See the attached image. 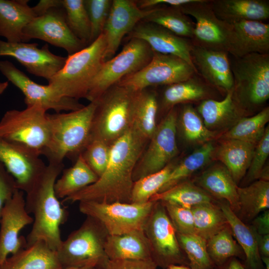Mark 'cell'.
<instances>
[{
	"label": "cell",
	"mask_w": 269,
	"mask_h": 269,
	"mask_svg": "<svg viewBox=\"0 0 269 269\" xmlns=\"http://www.w3.org/2000/svg\"><path fill=\"white\" fill-rule=\"evenodd\" d=\"M146 142L130 129L111 145L108 163L98 180L63 201L131 203L133 172Z\"/></svg>",
	"instance_id": "1"
},
{
	"label": "cell",
	"mask_w": 269,
	"mask_h": 269,
	"mask_svg": "<svg viewBox=\"0 0 269 269\" xmlns=\"http://www.w3.org/2000/svg\"><path fill=\"white\" fill-rule=\"evenodd\" d=\"M63 168V163L49 162L32 188L26 193V210L34 215L31 230L26 238L27 246L42 240L56 252L61 245L60 226L66 221L68 213L58 201L54 184Z\"/></svg>",
	"instance_id": "2"
},
{
	"label": "cell",
	"mask_w": 269,
	"mask_h": 269,
	"mask_svg": "<svg viewBox=\"0 0 269 269\" xmlns=\"http://www.w3.org/2000/svg\"><path fill=\"white\" fill-rule=\"evenodd\" d=\"M98 100L82 108L67 113L47 114L50 136L42 155L49 162L63 163L65 157L82 152L90 140L94 115Z\"/></svg>",
	"instance_id": "3"
},
{
	"label": "cell",
	"mask_w": 269,
	"mask_h": 269,
	"mask_svg": "<svg viewBox=\"0 0 269 269\" xmlns=\"http://www.w3.org/2000/svg\"><path fill=\"white\" fill-rule=\"evenodd\" d=\"M106 41L103 33L80 51L68 55L64 65L48 82L59 95L86 98L90 85L105 62Z\"/></svg>",
	"instance_id": "4"
},
{
	"label": "cell",
	"mask_w": 269,
	"mask_h": 269,
	"mask_svg": "<svg viewBox=\"0 0 269 269\" xmlns=\"http://www.w3.org/2000/svg\"><path fill=\"white\" fill-rule=\"evenodd\" d=\"M136 94L118 84L108 89L98 99L90 139L111 145L131 129Z\"/></svg>",
	"instance_id": "5"
},
{
	"label": "cell",
	"mask_w": 269,
	"mask_h": 269,
	"mask_svg": "<svg viewBox=\"0 0 269 269\" xmlns=\"http://www.w3.org/2000/svg\"><path fill=\"white\" fill-rule=\"evenodd\" d=\"M232 58L233 99L238 108L265 103L269 98V53Z\"/></svg>",
	"instance_id": "6"
},
{
	"label": "cell",
	"mask_w": 269,
	"mask_h": 269,
	"mask_svg": "<svg viewBox=\"0 0 269 269\" xmlns=\"http://www.w3.org/2000/svg\"><path fill=\"white\" fill-rule=\"evenodd\" d=\"M107 235L100 223L87 216L79 228L62 241L56 251L62 268L102 267L108 259L104 249Z\"/></svg>",
	"instance_id": "7"
},
{
	"label": "cell",
	"mask_w": 269,
	"mask_h": 269,
	"mask_svg": "<svg viewBox=\"0 0 269 269\" xmlns=\"http://www.w3.org/2000/svg\"><path fill=\"white\" fill-rule=\"evenodd\" d=\"M153 53L145 41L137 38L129 39L119 54L103 63L90 85L86 99L90 102L98 100L122 78L145 67Z\"/></svg>",
	"instance_id": "8"
},
{
	"label": "cell",
	"mask_w": 269,
	"mask_h": 269,
	"mask_svg": "<svg viewBox=\"0 0 269 269\" xmlns=\"http://www.w3.org/2000/svg\"><path fill=\"white\" fill-rule=\"evenodd\" d=\"M154 201L142 204L81 201L79 210L97 220L108 235H120L143 230Z\"/></svg>",
	"instance_id": "9"
},
{
	"label": "cell",
	"mask_w": 269,
	"mask_h": 269,
	"mask_svg": "<svg viewBox=\"0 0 269 269\" xmlns=\"http://www.w3.org/2000/svg\"><path fill=\"white\" fill-rule=\"evenodd\" d=\"M49 136L47 113L39 106L8 110L0 120V138L32 148L41 155Z\"/></svg>",
	"instance_id": "10"
},
{
	"label": "cell",
	"mask_w": 269,
	"mask_h": 269,
	"mask_svg": "<svg viewBox=\"0 0 269 269\" xmlns=\"http://www.w3.org/2000/svg\"><path fill=\"white\" fill-rule=\"evenodd\" d=\"M143 231L150 246L152 260L157 267L166 269L171 265L189 266L178 243L176 231L161 202H155Z\"/></svg>",
	"instance_id": "11"
},
{
	"label": "cell",
	"mask_w": 269,
	"mask_h": 269,
	"mask_svg": "<svg viewBox=\"0 0 269 269\" xmlns=\"http://www.w3.org/2000/svg\"><path fill=\"white\" fill-rule=\"evenodd\" d=\"M196 74H198L195 69L182 59L154 52L145 67L124 77L116 84L138 92L151 87L180 82Z\"/></svg>",
	"instance_id": "12"
},
{
	"label": "cell",
	"mask_w": 269,
	"mask_h": 269,
	"mask_svg": "<svg viewBox=\"0 0 269 269\" xmlns=\"http://www.w3.org/2000/svg\"><path fill=\"white\" fill-rule=\"evenodd\" d=\"M177 112L175 108L169 109L150 138L148 146L143 151L136 163L133 175L135 181L157 172L177 154L176 135Z\"/></svg>",
	"instance_id": "13"
},
{
	"label": "cell",
	"mask_w": 269,
	"mask_h": 269,
	"mask_svg": "<svg viewBox=\"0 0 269 269\" xmlns=\"http://www.w3.org/2000/svg\"><path fill=\"white\" fill-rule=\"evenodd\" d=\"M0 72L23 93L26 107L39 106L46 111L51 109L58 113L84 106L77 99L61 96L48 84L35 83L8 60L0 61Z\"/></svg>",
	"instance_id": "14"
},
{
	"label": "cell",
	"mask_w": 269,
	"mask_h": 269,
	"mask_svg": "<svg viewBox=\"0 0 269 269\" xmlns=\"http://www.w3.org/2000/svg\"><path fill=\"white\" fill-rule=\"evenodd\" d=\"M179 7L184 13L195 20L193 37L191 40L193 45L228 52L230 24L216 16L210 0H193Z\"/></svg>",
	"instance_id": "15"
},
{
	"label": "cell",
	"mask_w": 269,
	"mask_h": 269,
	"mask_svg": "<svg viewBox=\"0 0 269 269\" xmlns=\"http://www.w3.org/2000/svg\"><path fill=\"white\" fill-rule=\"evenodd\" d=\"M40 155L35 150L0 138V162L19 190L28 192L44 170L46 165Z\"/></svg>",
	"instance_id": "16"
},
{
	"label": "cell",
	"mask_w": 269,
	"mask_h": 269,
	"mask_svg": "<svg viewBox=\"0 0 269 269\" xmlns=\"http://www.w3.org/2000/svg\"><path fill=\"white\" fill-rule=\"evenodd\" d=\"M25 42L38 39L64 49L68 55L87 46L70 29L63 7H53L44 14L35 17L23 30Z\"/></svg>",
	"instance_id": "17"
},
{
	"label": "cell",
	"mask_w": 269,
	"mask_h": 269,
	"mask_svg": "<svg viewBox=\"0 0 269 269\" xmlns=\"http://www.w3.org/2000/svg\"><path fill=\"white\" fill-rule=\"evenodd\" d=\"M25 209L24 192L16 189L4 203L0 219V265L9 254H14L27 247L26 238L19 236L25 226L33 218Z\"/></svg>",
	"instance_id": "18"
},
{
	"label": "cell",
	"mask_w": 269,
	"mask_h": 269,
	"mask_svg": "<svg viewBox=\"0 0 269 269\" xmlns=\"http://www.w3.org/2000/svg\"><path fill=\"white\" fill-rule=\"evenodd\" d=\"M37 43L8 42L0 40V56L15 59L30 74L49 81L63 67L66 57L55 55L48 44L38 48Z\"/></svg>",
	"instance_id": "19"
},
{
	"label": "cell",
	"mask_w": 269,
	"mask_h": 269,
	"mask_svg": "<svg viewBox=\"0 0 269 269\" xmlns=\"http://www.w3.org/2000/svg\"><path fill=\"white\" fill-rule=\"evenodd\" d=\"M150 12V9L140 8L136 0H113L103 31L106 41L105 61L114 56L125 36Z\"/></svg>",
	"instance_id": "20"
},
{
	"label": "cell",
	"mask_w": 269,
	"mask_h": 269,
	"mask_svg": "<svg viewBox=\"0 0 269 269\" xmlns=\"http://www.w3.org/2000/svg\"><path fill=\"white\" fill-rule=\"evenodd\" d=\"M127 38L145 41L154 52L178 57L196 70L191 58L193 44L190 39L178 36L160 25L144 20L135 26Z\"/></svg>",
	"instance_id": "21"
},
{
	"label": "cell",
	"mask_w": 269,
	"mask_h": 269,
	"mask_svg": "<svg viewBox=\"0 0 269 269\" xmlns=\"http://www.w3.org/2000/svg\"><path fill=\"white\" fill-rule=\"evenodd\" d=\"M190 55L197 74L207 84L227 92L232 90L233 77L227 52L193 45Z\"/></svg>",
	"instance_id": "22"
},
{
	"label": "cell",
	"mask_w": 269,
	"mask_h": 269,
	"mask_svg": "<svg viewBox=\"0 0 269 269\" xmlns=\"http://www.w3.org/2000/svg\"><path fill=\"white\" fill-rule=\"evenodd\" d=\"M231 25L228 53L239 58L252 53H269V24L242 20Z\"/></svg>",
	"instance_id": "23"
},
{
	"label": "cell",
	"mask_w": 269,
	"mask_h": 269,
	"mask_svg": "<svg viewBox=\"0 0 269 269\" xmlns=\"http://www.w3.org/2000/svg\"><path fill=\"white\" fill-rule=\"evenodd\" d=\"M28 0H0V36L8 42H26L23 30L36 17Z\"/></svg>",
	"instance_id": "24"
},
{
	"label": "cell",
	"mask_w": 269,
	"mask_h": 269,
	"mask_svg": "<svg viewBox=\"0 0 269 269\" xmlns=\"http://www.w3.org/2000/svg\"><path fill=\"white\" fill-rule=\"evenodd\" d=\"M104 249L109 260H152L151 249L143 230L106 236Z\"/></svg>",
	"instance_id": "25"
},
{
	"label": "cell",
	"mask_w": 269,
	"mask_h": 269,
	"mask_svg": "<svg viewBox=\"0 0 269 269\" xmlns=\"http://www.w3.org/2000/svg\"><path fill=\"white\" fill-rule=\"evenodd\" d=\"M210 4L216 16L229 23L242 20L264 21L269 18L267 0H212Z\"/></svg>",
	"instance_id": "26"
},
{
	"label": "cell",
	"mask_w": 269,
	"mask_h": 269,
	"mask_svg": "<svg viewBox=\"0 0 269 269\" xmlns=\"http://www.w3.org/2000/svg\"><path fill=\"white\" fill-rule=\"evenodd\" d=\"M57 253L42 240L8 257L0 269H61Z\"/></svg>",
	"instance_id": "27"
},
{
	"label": "cell",
	"mask_w": 269,
	"mask_h": 269,
	"mask_svg": "<svg viewBox=\"0 0 269 269\" xmlns=\"http://www.w3.org/2000/svg\"><path fill=\"white\" fill-rule=\"evenodd\" d=\"M256 145L237 139H225L216 151V157L225 166L237 184L250 165Z\"/></svg>",
	"instance_id": "28"
},
{
	"label": "cell",
	"mask_w": 269,
	"mask_h": 269,
	"mask_svg": "<svg viewBox=\"0 0 269 269\" xmlns=\"http://www.w3.org/2000/svg\"><path fill=\"white\" fill-rule=\"evenodd\" d=\"M219 207L243 251L246 266L249 269H262V262L254 230L239 218L227 202L221 203Z\"/></svg>",
	"instance_id": "29"
},
{
	"label": "cell",
	"mask_w": 269,
	"mask_h": 269,
	"mask_svg": "<svg viewBox=\"0 0 269 269\" xmlns=\"http://www.w3.org/2000/svg\"><path fill=\"white\" fill-rule=\"evenodd\" d=\"M198 183L208 194L225 200L234 212H238L237 184L225 167L215 166L209 169L199 178Z\"/></svg>",
	"instance_id": "30"
},
{
	"label": "cell",
	"mask_w": 269,
	"mask_h": 269,
	"mask_svg": "<svg viewBox=\"0 0 269 269\" xmlns=\"http://www.w3.org/2000/svg\"><path fill=\"white\" fill-rule=\"evenodd\" d=\"M158 108L157 96L154 91L148 88L136 92L132 128L147 142L150 139L157 128Z\"/></svg>",
	"instance_id": "31"
},
{
	"label": "cell",
	"mask_w": 269,
	"mask_h": 269,
	"mask_svg": "<svg viewBox=\"0 0 269 269\" xmlns=\"http://www.w3.org/2000/svg\"><path fill=\"white\" fill-rule=\"evenodd\" d=\"M61 176L54 184L55 194L58 198H66L86 187L95 183L99 177L89 167L81 154L74 165L63 169Z\"/></svg>",
	"instance_id": "32"
},
{
	"label": "cell",
	"mask_w": 269,
	"mask_h": 269,
	"mask_svg": "<svg viewBox=\"0 0 269 269\" xmlns=\"http://www.w3.org/2000/svg\"><path fill=\"white\" fill-rule=\"evenodd\" d=\"M142 20L160 25L190 40L193 37L195 22L179 7L162 5L150 8V13Z\"/></svg>",
	"instance_id": "33"
},
{
	"label": "cell",
	"mask_w": 269,
	"mask_h": 269,
	"mask_svg": "<svg viewBox=\"0 0 269 269\" xmlns=\"http://www.w3.org/2000/svg\"><path fill=\"white\" fill-rule=\"evenodd\" d=\"M201 78L196 74L185 81L165 86L162 97L163 106L170 109L178 104L206 100L208 94L207 83Z\"/></svg>",
	"instance_id": "34"
},
{
	"label": "cell",
	"mask_w": 269,
	"mask_h": 269,
	"mask_svg": "<svg viewBox=\"0 0 269 269\" xmlns=\"http://www.w3.org/2000/svg\"><path fill=\"white\" fill-rule=\"evenodd\" d=\"M239 211L247 220L256 217L269 208V182L256 180L248 186L237 188Z\"/></svg>",
	"instance_id": "35"
},
{
	"label": "cell",
	"mask_w": 269,
	"mask_h": 269,
	"mask_svg": "<svg viewBox=\"0 0 269 269\" xmlns=\"http://www.w3.org/2000/svg\"><path fill=\"white\" fill-rule=\"evenodd\" d=\"M150 201H161L175 204L191 209L192 207L213 202L211 195L192 182L182 181L168 190L152 196Z\"/></svg>",
	"instance_id": "36"
},
{
	"label": "cell",
	"mask_w": 269,
	"mask_h": 269,
	"mask_svg": "<svg viewBox=\"0 0 269 269\" xmlns=\"http://www.w3.org/2000/svg\"><path fill=\"white\" fill-rule=\"evenodd\" d=\"M207 128H215L235 118L240 109L233 99V91L227 92L224 99L203 100L197 108Z\"/></svg>",
	"instance_id": "37"
},
{
	"label": "cell",
	"mask_w": 269,
	"mask_h": 269,
	"mask_svg": "<svg viewBox=\"0 0 269 269\" xmlns=\"http://www.w3.org/2000/svg\"><path fill=\"white\" fill-rule=\"evenodd\" d=\"M195 234L206 241L228 225L220 207L213 202L192 207Z\"/></svg>",
	"instance_id": "38"
},
{
	"label": "cell",
	"mask_w": 269,
	"mask_h": 269,
	"mask_svg": "<svg viewBox=\"0 0 269 269\" xmlns=\"http://www.w3.org/2000/svg\"><path fill=\"white\" fill-rule=\"evenodd\" d=\"M214 151V147L210 141L204 143L182 162L175 165L158 193L166 191L185 181L186 178L208 162Z\"/></svg>",
	"instance_id": "39"
},
{
	"label": "cell",
	"mask_w": 269,
	"mask_h": 269,
	"mask_svg": "<svg viewBox=\"0 0 269 269\" xmlns=\"http://www.w3.org/2000/svg\"><path fill=\"white\" fill-rule=\"evenodd\" d=\"M269 121V108L266 107L256 115L244 118L224 134L227 139H237L256 145L263 136Z\"/></svg>",
	"instance_id": "40"
},
{
	"label": "cell",
	"mask_w": 269,
	"mask_h": 269,
	"mask_svg": "<svg viewBox=\"0 0 269 269\" xmlns=\"http://www.w3.org/2000/svg\"><path fill=\"white\" fill-rule=\"evenodd\" d=\"M207 253L215 266L232 258H243V251L234 240L231 229L227 226L206 241Z\"/></svg>",
	"instance_id": "41"
},
{
	"label": "cell",
	"mask_w": 269,
	"mask_h": 269,
	"mask_svg": "<svg viewBox=\"0 0 269 269\" xmlns=\"http://www.w3.org/2000/svg\"><path fill=\"white\" fill-rule=\"evenodd\" d=\"M67 23L74 35L86 46L90 44L91 24L84 0H61Z\"/></svg>",
	"instance_id": "42"
},
{
	"label": "cell",
	"mask_w": 269,
	"mask_h": 269,
	"mask_svg": "<svg viewBox=\"0 0 269 269\" xmlns=\"http://www.w3.org/2000/svg\"><path fill=\"white\" fill-rule=\"evenodd\" d=\"M175 165L169 163L161 170L134 181L131 203L142 204L149 201L152 196L159 192Z\"/></svg>",
	"instance_id": "43"
},
{
	"label": "cell",
	"mask_w": 269,
	"mask_h": 269,
	"mask_svg": "<svg viewBox=\"0 0 269 269\" xmlns=\"http://www.w3.org/2000/svg\"><path fill=\"white\" fill-rule=\"evenodd\" d=\"M179 246L185 254L190 269H213L215 266L207 251L206 241L195 234L176 233Z\"/></svg>",
	"instance_id": "44"
},
{
	"label": "cell",
	"mask_w": 269,
	"mask_h": 269,
	"mask_svg": "<svg viewBox=\"0 0 269 269\" xmlns=\"http://www.w3.org/2000/svg\"><path fill=\"white\" fill-rule=\"evenodd\" d=\"M180 122L184 137L188 141L207 142L215 136L216 133L206 127L198 113L190 105L182 108Z\"/></svg>",
	"instance_id": "45"
},
{
	"label": "cell",
	"mask_w": 269,
	"mask_h": 269,
	"mask_svg": "<svg viewBox=\"0 0 269 269\" xmlns=\"http://www.w3.org/2000/svg\"><path fill=\"white\" fill-rule=\"evenodd\" d=\"M110 149L111 145L104 141L91 138L80 154L99 177L104 172L108 163Z\"/></svg>",
	"instance_id": "46"
},
{
	"label": "cell",
	"mask_w": 269,
	"mask_h": 269,
	"mask_svg": "<svg viewBox=\"0 0 269 269\" xmlns=\"http://www.w3.org/2000/svg\"><path fill=\"white\" fill-rule=\"evenodd\" d=\"M112 0H84L91 24L90 44L103 33L112 4Z\"/></svg>",
	"instance_id": "47"
},
{
	"label": "cell",
	"mask_w": 269,
	"mask_h": 269,
	"mask_svg": "<svg viewBox=\"0 0 269 269\" xmlns=\"http://www.w3.org/2000/svg\"><path fill=\"white\" fill-rule=\"evenodd\" d=\"M161 202L176 233L185 235L195 234L193 216L191 209L169 202Z\"/></svg>",
	"instance_id": "48"
},
{
	"label": "cell",
	"mask_w": 269,
	"mask_h": 269,
	"mask_svg": "<svg viewBox=\"0 0 269 269\" xmlns=\"http://www.w3.org/2000/svg\"><path fill=\"white\" fill-rule=\"evenodd\" d=\"M269 155V129L266 127L264 134L256 145L247 174L249 181L259 179Z\"/></svg>",
	"instance_id": "49"
},
{
	"label": "cell",
	"mask_w": 269,
	"mask_h": 269,
	"mask_svg": "<svg viewBox=\"0 0 269 269\" xmlns=\"http://www.w3.org/2000/svg\"><path fill=\"white\" fill-rule=\"evenodd\" d=\"M104 269H157L152 260L107 259L102 267Z\"/></svg>",
	"instance_id": "50"
},
{
	"label": "cell",
	"mask_w": 269,
	"mask_h": 269,
	"mask_svg": "<svg viewBox=\"0 0 269 269\" xmlns=\"http://www.w3.org/2000/svg\"><path fill=\"white\" fill-rule=\"evenodd\" d=\"M16 189L13 177L0 162V219L2 208Z\"/></svg>",
	"instance_id": "51"
},
{
	"label": "cell",
	"mask_w": 269,
	"mask_h": 269,
	"mask_svg": "<svg viewBox=\"0 0 269 269\" xmlns=\"http://www.w3.org/2000/svg\"><path fill=\"white\" fill-rule=\"evenodd\" d=\"M193 0H136L137 6L141 9H150L158 6L180 7L193 1Z\"/></svg>",
	"instance_id": "52"
},
{
	"label": "cell",
	"mask_w": 269,
	"mask_h": 269,
	"mask_svg": "<svg viewBox=\"0 0 269 269\" xmlns=\"http://www.w3.org/2000/svg\"><path fill=\"white\" fill-rule=\"evenodd\" d=\"M251 227L259 235L269 234V210L264 211L263 214L255 217Z\"/></svg>",
	"instance_id": "53"
},
{
	"label": "cell",
	"mask_w": 269,
	"mask_h": 269,
	"mask_svg": "<svg viewBox=\"0 0 269 269\" xmlns=\"http://www.w3.org/2000/svg\"><path fill=\"white\" fill-rule=\"evenodd\" d=\"M62 7L61 0H41L32 7L37 16H40L53 7Z\"/></svg>",
	"instance_id": "54"
},
{
	"label": "cell",
	"mask_w": 269,
	"mask_h": 269,
	"mask_svg": "<svg viewBox=\"0 0 269 269\" xmlns=\"http://www.w3.org/2000/svg\"><path fill=\"white\" fill-rule=\"evenodd\" d=\"M254 231L256 236L258 248L261 257H269V234L260 235L257 234L254 230Z\"/></svg>",
	"instance_id": "55"
},
{
	"label": "cell",
	"mask_w": 269,
	"mask_h": 269,
	"mask_svg": "<svg viewBox=\"0 0 269 269\" xmlns=\"http://www.w3.org/2000/svg\"><path fill=\"white\" fill-rule=\"evenodd\" d=\"M213 269H246L245 267L236 258H232L223 264L215 266Z\"/></svg>",
	"instance_id": "56"
},
{
	"label": "cell",
	"mask_w": 269,
	"mask_h": 269,
	"mask_svg": "<svg viewBox=\"0 0 269 269\" xmlns=\"http://www.w3.org/2000/svg\"><path fill=\"white\" fill-rule=\"evenodd\" d=\"M166 269H190L189 266L181 265H171Z\"/></svg>",
	"instance_id": "57"
},
{
	"label": "cell",
	"mask_w": 269,
	"mask_h": 269,
	"mask_svg": "<svg viewBox=\"0 0 269 269\" xmlns=\"http://www.w3.org/2000/svg\"><path fill=\"white\" fill-rule=\"evenodd\" d=\"M96 267L95 265H90L80 267H70L62 268L61 269H95Z\"/></svg>",
	"instance_id": "58"
},
{
	"label": "cell",
	"mask_w": 269,
	"mask_h": 269,
	"mask_svg": "<svg viewBox=\"0 0 269 269\" xmlns=\"http://www.w3.org/2000/svg\"><path fill=\"white\" fill-rule=\"evenodd\" d=\"M8 85V81L0 82V95L2 94L6 89Z\"/></svg>",
	"instance_id": "59"
},
{
	"label": "cell",
	"mask_w": 269,
	"mask_h": 269,
	"mask_svg": "<svg viewBox=\"0 0 269 269\" xmlns=\"http://www.w3.org/2000/svg\"><path fill=\"white\" fill-rule=\"evenodd\" d=\"M261 261L264 263L266 266V269H269V257H261Z\"/></svg>",
	"instance_id": "60"
},
{
	"label": "cell",
	"mask_w": 269,
	"mask_h": 269,
	"mask_svg": "<svg viewBox=\"0 0 269 269\" xmlns=\"http://www.w3.org/2000/svg\"><path fill=\"white\" fill-rule=\"evenodd\" d=\"M95 269H104L100 267H96Z\"/></svg>",
	"instance_id": "61"
}]
</instances>
